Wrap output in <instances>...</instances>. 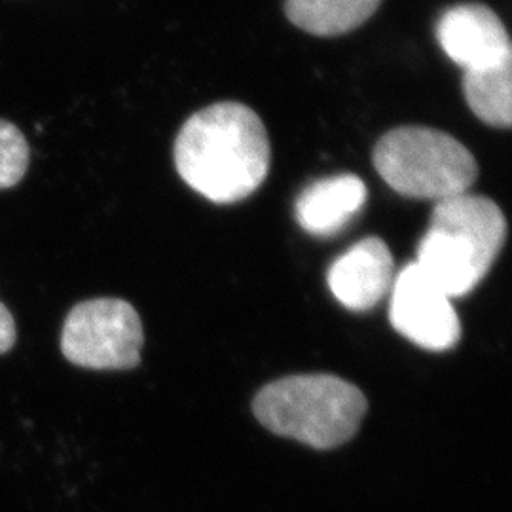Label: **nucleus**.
<instances>
[{
  "mask_svg": "<svg viewBox=\"0 0 512 512\" xmlns=\"http://www.w3.org/2000/svg\"><path fill=\"white\" fill-rule=\"evenodd\" d=\"M389 321L404 338L429 351L456 348L461 338L452 298L442 293L416 262L406 264L393 279Z\"/></svg>",
  "mask_w": 512,
  "mask_h": 512,
  "instance_id": "nucleus-6",
  "label": "nucleus"
},
{
  "mask_svg": "<svg viewBox=\"0 0 512 512\" xmlns=\"http://www.w3.org/2000/svg\"><path fill=\"white\" fill-rule=\"evenodd\" d=\"M29 145L18 126L0 120V190L12 188L29 167Z\"/></svg>",
  "mask_w": 512,
  "mask_h": 512,
  "instance_id": "nucleus-12",
  "label": "nucleus"
},
{
  "mask_svg": "<svg viewBox=\"0 0 512 512\" xmlns=\"http://www.w3.org/2000/svg\"><path fill=\"white\" fill-rule=\"evenodd\" d=\"M374 167L397 194L412 200H446L475 184L471 150L440 129H391L374 147Z\"/></svg>",
  "mask_w": 512,
  "mask_h": 512,
  "instance_id": "nucleus-4",
  "label": "nucleus"
},
{
  "mask_svg": "<svg viewBox=\"0 0 512 512\" xmlns=\"http://www.w3.org/2000/svg\"><path fill=\"white\" fill-rule=\"evenodd\" d=\"M505 239L507 219L497 203L459 194L435 203L416 264L442 293L465 296L490 272Z\"/></svg>",
  "mask_w": 512,
  "mask_h": 512,
  "instance_id": "nucleus-2",
  "label": "nucleus"
},
{
  "mask_svg": "<svg viewBox=\"0 0 512 512\" xmlns=\"http://www.w3.org/2000/svg\"><path fill=\"white\" fill-rule=\"evenodd\" d=\"M368 403L357 385L332 374L289 376L262 387L253 412L270 433L332 450L355 437Z\"/></svg>",
  "mask_w": 512,
  "mask_h": 512,
  "instance_id": "nucleus-3",
  "label": "nucleus"
},
{
  "mask_svg": "<svg viewBox=\"0 0 512 512\" xmlns=\"http://www.w3.org/2000/svg\"><path fill=\"white\" fill-rule=\"evenodd\" d=\"M366 202V186L346 173L308 186L296 200V220L304 232L319 238L336 236L355 219Z\"/></svg>",
  "mask_w": 512,
  "mask_h": 512,
  "instance_id": "nucleus-9",
  "label": "nucleus"
},
{
  "mask_svg": "<svg viewBox=\"0 0 512 512\" xmlns=\"http://www.w3.org/2000/svg\"><path fill=\"white\" fill-rule=\"evenodd\" d=\"M145 344L137 310L120 298H93L69 311L61 351L69 363L92 370H129L141 363Z\"/></svg>",
  "mask_w": 512,
  "mask_h": 512,
  "instance_id": "nucleus-5",
  "label": "nucleus"
},
{
  "mask_svg": "<svg viewBox=\"0 0 512 512\" xmlns=\"http://www.w3.org/2000/svg\"><path fill=\"white\" fill-rule=\"evenodd\" d=\"M382 0H287L285 12L298 29L317 37L351 33L372 18Z\"/></svg>",
  "mask_w": 512,
  "mask_h": 512,
  "instance_id": "nucleus-10",
  "label": "nucleus"
},
{
  "mask_svg": "<svg viewBox=\"0 0 512 512\" xmlns=\"http://www.w3.org/2000/svg\"><path fill=\"white\" fill-rule=\"evenodd\" d=\"M463 93L476 116L494 128H511L512 63L463 73Z\"/></svg>",
  "mask_w": 512,
  "mask_h": 512,
  "instance_id": "nucleus-11",
  "label": "nucleus"
},
{
  "mask_svg": "<svg viewBox=\"0 0 512 512\" xmlns=\"http://www.w3.org/2000/svg\"><path fill=\"white\" fill-rule=\"evenodd\" d=\"M395 262L384 239L366 238L342 256L329 270V289L351 311L376 308L391 293Z\"/></svg>",
  "mask_w": 512,
  "mask_h": 512,
  "instance_id": "nucleus-8",
  "label": "nucleus"
},
{
  "mask_svg": "<svg viewBox=\"0 0 512 512\" xmlns=\"http://www.w3.org/2000/svg\"><path fill=\"white\" fill-rule=\"evenodd\" d=\"M272 147L255 110L222 101L192 114L175 141V167L209 202L236 203L262 186Z\"/></svg>",
  "mask_w": 512,
  "mask_h": 512,
  "instance_id": "nucleus-1",
  "label": "nucleus"
},
{
  "mask_svg": "<svg viewBox=\"0 0 512 512\" xmlns=\"http://www.w3.org/2000/svg\"><path fill=\"white\" fill-rule=\"evenodd\" d=\"M16 321L10 310L0 302V355L8 353L16 346Z\"/></svg>",
  "mask_w": 512,
  "mask_h": 512,
  "instance_id": "nucleus-13",
  "label": "nucleus"
},
{
  "mask_svg": "<svg viewBox=\"0 0 512 512\" xmlns=\"http://www.w3.org/2000/svg\"><path fill=\"white\" fill-rule=\"evenodd\" d=\"M440 48L456 65L486 71L511 65V38L494 10L484 4H458L448 8L437 23Z\"/></svg>",
  "mask_w": 512,
  "mask_h": 512,
  "instance_id": "nucleus-7",
  "label": "nucleus"
}]
</instances>
